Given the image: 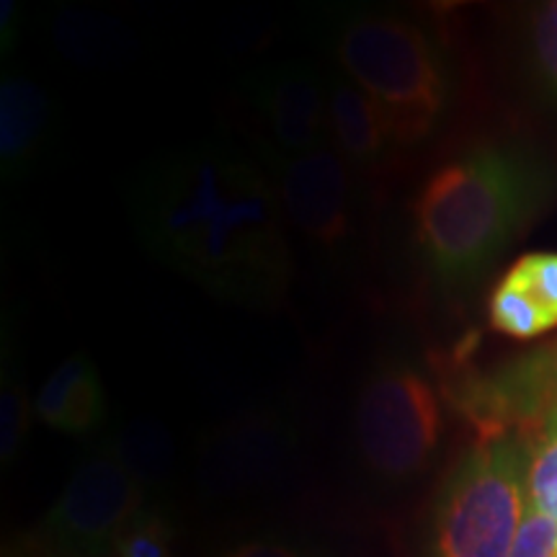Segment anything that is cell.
Instances as JSON below:
<instances>
[{
    "instance_id": "6",
    "label": "cell",
    "mask_w": 557,
    "mask_h": 557,
    "mask_svg": "<svg viewBox=\"0 0 557 557\" xmlns=\"http://www.w3.org/2000/svg\"><path fill=\"white\" fill-rule=\"evenodd\" d=\"M145 483L114 449L88 457L45 521L52 545L67 557H103L137 513Z\"/></svg>"
},
{
    "instance_id": "2",
    "label": "cell",
    "mask_w": 557,
    "mask_h": 557,
    "mask_svg": "<svg viewBox=\"0 0 557 557\" xmlns=\"http://www.w3.org/2000/svg\"><path fill=\"white\" fill-rule=\"evenodd\" d=\"M549 176L527 152L478 148L431 173L413 207L416 238L444 284H468L529 225Z\"/></svg>"
},
{
    "instance_id": "10",
    "label": "cell",
    "mask_w": 557,
    "mask_h": 557,
    "mask_svg": "<svg viewBox=\"0 0 557 557\" xmlns=\"http://www.w3.org/2000/svg\"><path fill=\"white\" fill-rule=\"evenodd\" d=\"M295 438L278 416L256 413L212 431L207 438V470L220 485L243 487L261 483L282 468Z\"/></svg>"
},
{
    "instance_id": "8",
    "label": "cell",
    "mask_w": 557,
    "mask_h": 557,
    "mask_svg": "<svg viewBox=\"0 0 557 557\" xmlns=\"http://www.w3.org/2000/svg\"><path fill=\"white\" fill-rule=\"evenodd\" d=\"M269 158L284 218L320 246H341L351 225V176L341 152L325 145L305 156Z\"/></svg>"
},
{
    "instance_id": "16",
    "label": "cell",
    "mask_w": 557,
    "mask_h": 557,
    "mask_svg": "<svg viewBox=\"0 0 557 557\" xmlns=\"http://www.w3.org/2000/svg\"><path fill=\"white\" fill-rule=\"evenodd\" d=\"M32 416L34 400L26 387L21 385V380L3 374V389H0V459L3 465H11L18 449L24 447Z\"/></svg>"
},
{
    "instance_id": "13",
    "label": "cell",
    "mask_w": 557,
    "mask_h": 557,
    "mask_svg": "<svg viewBox=\"0 0 557 557\" xmlns=\"http://www.w3.org/2000/svg\"><path fill=\"white\" fill-rule=\"evenodd\" d=\"M329 124L341 158L354 169H372L385 158L387 148H393L377 103L348 78L331 83Z\"/></svg>"
},
{
    "instance_id": "21",
    "label": "cell",
    "mask_w": 557,
    "mask_h": 557,
    "mask_svg": "<svg viewBox=\"0 0 557 557\" xmlns=\"http://www.w3.org/2000/svg\"><path fill=\"white\" fill-rule=\"evenodd\" d=\"M534 60L549 90L557 96V3L542 5L532 24Z\"/></svg>"
},
{
    "instance_id": "4",
    "label": "cell",
    "mask_w": 557,
    "mask_h": 557,
    "mask_svg": "<svg viewBox=\"0 0 557 557\" xmlns=\"http://www.w3.org/2000/svg\"><path fill=\"white\" fill-rule=\"evenodd\" d=\"M527 506L524 438H478L438 496L431 557H508Z\"/></svg>"
},
{
    "instance_id": "18",
    "label": "cell",
    "mask_w": 557,
    "mask_h": 557,
    "mask_svg": "<svg viewBox=\"0 0 557 557\" xmlns=\"http://www.w3.org/2000/svg\"><path fill=\"white\" fill-rule=\"evenodd\" d=\"M557 323V253H529L508 269Z\"/></svg>"
},
{
    "instance_id": "22",
    "label": "cell",
    "mask_w": 557,
    "mask_h": 557,
    "mask_svg": "<svg viewBox=\"0 0 557 557\" xmlns=\"http://www.w3.org/2000/svg\"><path fill=\"white\" fill-rule=\"evenodd\" d=\"M225 557H308V555L284 540L259 537V540H248V542H243V545L233 547Z\"/></svg>"
},
{
    "instance_id": "19",
    "label": "cell",
    "mask_w": 557,
    "mask_h": 557,
    "mask_svg": "<svg viewBox=\"0 0 557 557\" xmlns=\"http://www.w3.org/2000/svg\"><path fill=\"white\" fill-rule=\"evenodd\" d=\"M111 449H114L145 483V475H152L158 468H163V462L169 459L171 444L169 438H165L163 429L135 426L120 447H111Z\"/></svg>"
},
{
    "instance_id": "11",
    "label": "cell",
    "mask_w": 557,
    "mask_h": 557,
    "mask_svg": "<svg viewBox=\"0 0 557 557\" xmlns=\"http://www.w3.org/2000/svg\"><path fill=\"white\" fill-rule=\"evenodd\" d=\"M34 416L62 434H90L107 418V393L99 369L86 354H73L34 395Z\"/></svg>"
},
{
    "instance_id": "12",
    "label": "cell",
    "mask_w": 557,
    "mask_h": 557,
    "mask_svg": "<svg viewBox=\"0 0 557 557\" xmlns=\"http://www.w3.org/2000/svg\"><path fill=\"white\" fill-rule=\"evenodd\" d=\"M52 127V99L26 75H5L0 86V163L5 176L29 171Z\"/></svg>"
},
{
    "instance_id": "3",
    "label": "cell",
    "mask_w": 557,
    "mask_h": 557,
    "mask_svg": "<svg viewBox=\"0 0 557 557\" xmlns=\"http://www.w3.org/2000/svg\"><path fill=\"white\" fill-rule=\"evenodd\" d=\"M333 54L346 78L385 116L393 145L431 135L447 109V70L429 34L395 13H359L344 21Z\"/></svg>"
},
{
    "instance_id": "5",
    "label": "cell",
    "mask_w": 557,
    "mask_h": 557,
    "mask_svg": "<svg viewBox=\"0 0 557 557\" xmlns=\"http://www.w3.org/2000/svg\"><path fill=\"white\" fill-rule=\"evenodd\" d=\"M442 436V403L431 382L410 364L380 367L361 387L357 444L367 468L382 480L426 470Z\"/></svg>"
},
{
    "instance_id": "20",
    "label": "cell",
    "mask_w": 557,
    "mask_h": 557,
    "mask_svg": "<svg viewBox=\"0 0 557 557\" xmlns=\"http://www.w3.org/2000/svg\"><path fill=\"white\" fill-rule=\"evenodd\" d=\"M508 557H557V521L529 504Z\"/></svg>"
},
{
    "instance_id": "17",
    "label": "cell",
    "mask_w": 557,
    "mask_h": 557,
    "mask_svg": "<svg viewBox=\"0 0 557 557\" xmlns=\"http://www.w3.org/2000/svg\"><path fill=\"white\" fill-rule=\"evenodd\" d=\"M111 557H173V532L160 513H137L111 547Z\"/></svg>"
},
{
    "instance_id": "9",
    "label": "cell",
    "mask_w": 557,
    "mask_h": 557,
    "mask_svg": "<svg viewBox=\"0 0 557 557\" xmlns=\"http://www.w3.org/2000/svg\"><path fill=\"white\" fill-rule=\"evenodd\" d=\"M250 99L278 148L271 156L292 158L325 148L331 135V86L325 88L310 65L289 62L259 73L250 83Z\"/></svg>"
},
{
    "instance_id": "1",
    "label": "cell",
    "mask_w": 557,
    "mask_h": 557,
    "mask_svg": "<svg viewBox=\"0 0 557 557\" xmlns=\"http://www.w3.org/2000/svg\"><path fill=\"white\" fill-rule=\"evenodd\" d=\"M132 218L160 263L246 308L287 297L292 256L276 186L256 160L218 143L158 158L137 178Z\"/></svg>"
},
{
    "instance_id": "14",
    "label": "cell",
    "mask_w": 557,
    "mask_h": 557,
    "mask_svg": "<svg viewBox=\"0 0 557 557\" xmlns=\"http://www.w3.org/2000/svg\"><path fill=\"white\" fill-rule=\"evenodd\" d=\"M491 325L506 336L529 341L555 329L557 323L537 299L529 295L524 284L506 274L491 295Z\"/></svg>"
},
{
    "instance_id": "7",
    "label": "cell",
    "mask_w": 557,
    "mask_h": 557,
    "mask_svg": "<svg viewBox=\"0 0 557 557\" xmlns=\"http://www.w3.org/2000/svg\"><path fill=\"white\" fill-rule=\"evenodd\" d=\"M457 406L465 410L478 438L532 434L557 410V344L513 361L496 374L462 382Z\"/></svg>"
},
{
    "instance_id": "15",
    "label": "cell",
    "mask_w": 557,
    "mask_h": 557,
    "mask_svg": "<svg viewBox=\"0 0 557 557\" xmlns=\"http://www.w3.org/2000/svg\"><path fill=\"white\" fill-rule=\"evenodd\" d=\"M524 444L529 504L557 521V410L529 434Z\"/></svg>"
}]
</instances>
